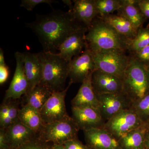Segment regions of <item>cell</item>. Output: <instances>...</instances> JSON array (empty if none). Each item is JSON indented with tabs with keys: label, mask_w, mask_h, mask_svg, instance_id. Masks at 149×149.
Returning a JSON list of instances; mask_svg holds the SVG:
<instances>
[{
	"label": "cell",
	"mask_w": 149,
	"mask_h": 149,
	"mask_svg": "<svg viewBox=\"0 0 149 149\" xmlns=\"http://www.w3.org/2000/svg\"><path fill=\"white\" fill-rule=\"evenodd\" d=\"M149 45V23L146 27L138 29L136 37L131 40L128 51L130 54H134Z\"/></svg>",
	"instance_id": "obj_25"
},
{
	"label": "cell",
	"mask_w": 149,
	"mask_h": 149,
	"mask_svg": "<svg viewBox=\"0 0 149 149\" xmlns=\"http://www.w3.org/2000/svg\"><path fill=\"white\" fill-rule=\"evenodd\" d=\"M86 40L87 47L92 53L114 49L127 52L131 42L99 16L93 20L88 28Z\"/></svg>",
	"instance_id": "obj_2"
},
{
	"label": "cell",
	"mask_w": 149,
	"mask_h": 149,
	"mask_svg": "<svg viewBox=\"0 0 149 149\" xmlns=\"http://www.w3.org/2000/svg\"></svg>",
	"instance_id": "obj_43"
},
{
	"label": "cell",
	"mask_w": 149,
	"mask_h": 149,
	"mask_svg": "<svg viewBox=\"0 0 149 149\" xmlns=\"http://www.w3.org/2000/svg\"><path fill=\"white\" fill-rule=\"evenodd\" d=\"M0 149H9L5 130L0 128Z\"/></svg>",
	"instance_id": "obj_36"
},
{
	"label": "cell",
	"mask_w": 149,
	"mask_h": 149,
	"mask_svg": "<svg viewBox=\"0 0 149 149\" xmlns=\"http://www.w3.org/2000/svg\"><path fill=\"white\" fill-rule=\"evenodd\" d=\"M18 118L24 125L37 134L44 126L40 111L27 104L19 109Z\"/></svg>",
	"instance_id": "obj_23"
},
{
	"label": "cell",
	"mask_w": 149,
	"mask_h": 149,
	"mask_svg": "<svg viewBox=\"0 0 149 149\" xmlns=\"http://www.w3.org/2000/svg\"><path fill=\"white\" fill-rule=\"evenodd\" d=\"M95 95L99 110L106 122L118 113L129 109L132 106V102L123 92Z\"/></svg>",
	"instance_id": "obj_9"
},
{
	"label": "cell",
	"mask_w": 149,
	"mask_h": 149,
	"mask_svg": "<svg viewBox=\"0 0 149 149\" xmlns=\"http://www.w3.org/2000/svg\"><path fill=\"white\" fill-rule=\"evenodd\" d=\"M72 1V10L68 11L75 20L84 24L88 29L93 20L99 16L95 0H75Z\"/></svg>",
	"instance_id": "obj_18"
},
{
	"label": "cell",
	"mask_w": 149,
	"mask_h": 149,
	"mask_svg": "<svg viewBox=\"0 0 149 149\" xmlns=\"http://www.w3.org/2000/svg\"><path fill=\"white\" fill-rule=\"evenodd\" d=\"M22 54L24 72L29 82V91L41 83L43 76L42 65L37 54L24 52Z\"/></svg>",
	"instance_id": "obj_17"
},
{
	"label": "cell",
	"mask_w": 149,
	"mask_h": 149,
	"mask_svg": "<svg viewBox=\"0 0 149 149\" xmlns=\"http://www.w3.org/2000/svg\"><path fill=\"white\" fill-rule=\"evenodd\" d=\"M15 57L16 68L9 87L6 91L3 102L10 99L18 100L29 91V83L24 72L22 53L16 52Z\"/></svg>",
	"instance_id": "obj_12"
},
{
	"label": "cell",
	"mask_w": 149,
	"mask_h": 149,
	"mask_svg": "<svg viewBox=\"0 0 149 149\" xmlns=\"http://www.w3.org/2000/svg\"><path fill=\"white\" fill-rule=\"evenodd\" d=\"M95 3L100 17L111 14L121 6V0H95Z\"/></svg>",
	"instance_id": "obj_26"
},
{
	"label": "cell",
	"mask_w": 149,
	"mask_h": 149,
	"mask_svg": "<svg viewBox=\"0 0 149 149\" xmlns=\"http://www.w3.org/2000/svg\"></svg>",
	"instance_id": "obj_44"
},
{
	"label": "cell",
	"mask_w": 149,
	"mask_h": 149,
	"mask_svg": "<svg viewBox=\"0 0 149 149\" xmlns=\"http://www.w3.org/2000/svg\"><path fill=\"white\" fill-rule=\"evenodd\" d=\"M148 127L146 124L126 133L118 140L120 149H144L145 136Z\"/></svg>",
	"instance_id": "obj_21"
},
{
	"label": "cell",
	"mask_w": 149,
	"mask_h": 149,
	"mask_svg": "<svg viewBox=\"0 0 149 149\" xmlns=\"http://www.w3.org/2000/svg\"><path fill=\"white\" fill-rule=\"evenodd\" d=\"M9 74V68L6 64L0 65V84L2 85L8 79Z\"/></svg>",
	"instance_id": "obj_34"
},
{
	"label": "cell",
	"mask_w": 149,
	"mask_h": 149,
	"mask_svg": "<svg viewBox=\"0 0 149 149\" xmlns=\"http://www.w3.org/2000/svg\"><path fill=\"white\" fill-rule=\"evenodd\" d=\"M52 144L45 142L37 136L34 140L15 149H50Z\"/></svg>",
	"instance_id": "obj_29"
},
{
	"label": "cell",
	"mask_w": 149,
	"mask_h": 149,
	"mask_svg": "<svg viewBox=\"0 0 149 149\" xmlns=\"http://www.w3.org/2000/svg\"><path fill=\"white\" fill-rule=\"evenodd\" d=\"M43 67L40 85L53 92L63 91L68 77L69 63L59 55L42 51L37 54Z\"/></svg>",
	"instance_id": "obj_3"
},
{
	"label": "cell",
	"mask_w": 149,
	"mask_h": 149,
	"mask_svg": "<svg viewBox=\"0 0 149 149\" xmlns=\"http://www.w3.org/2000/svg\"><path fill=\"white\" fill-rule=\"evenodd\" d=\"M10 109L7 115L3 120H0L1 128L5 129L19 120L18 113L19 108L16 100L10 99Z\"/></svg>",
	"instance_id": "obj_28"
},
{
	"label": "cell",
	"mask_w": 149,
	"mask_h": 149,
	"mask_svg": "<svg viewBox=\"0 0 149 149\" xmlns=\"http://www.w3.org/2000/svg\"><path fill=\"white\" fill-rule=\"evenodd\" d=\"M129 55L130 62L123 80V92L133 104L149 93V71L146 67Z\"/></svg>",
	"instance_id": "obj_4"
},
{
	"label": "cell",
	"mask_w": 149,
	"mask_h": 149,
	"mask_svg": "<svg viewBox=\"0 0 149 149\" xmlns=\"http://www.w3.org/2000/svg\"><path fill=\"white\" fill-rule=\"evenodd\" d=\"M88 29L74 32L65 40L58 48V54L69 62L74 57L79 56L87 46L86 34Z\"/></svg>",
	"instance_id": "obj_15"
},
{
	"label": "cell",
	"mask_w": 149,
	"mask_h": 149,
	"mask_svg": "<svg viewBox=\"0 0 149 149\" xmlns=\"http://www.w3.org/2000/svg\"><path fill=\"white\" fill-rule=\"evenodd\" d=\"M120 49L103 50L93 53L96 69L123 80L130 62V56Z\"/></svg>",
	"instance_id": "obj_5"
},
{
	"label": "cell",
	"mask_w": 149,
	"mask_h": 149,
	"mask_svg": "<svg viewBox=\"0 0 149 149\" xmlns=\"http://www.w3.org/2000/svg\"><path fill=\"white\" fill-rule=\"evenodd\" d=\"M58 2L57 1L54 0H22L20 6L24 8L27 10L32 11L35 7L40 4H48L52 6V4Z\"/></svg>",
	"instance_id": "obj_30"
},
{
	"label": "cell",
	"mask_w": 149,
	"mask_h": 149,
	"mask_svg": "<svg viewBox=\"0 0 149 149\" xmlns=\"http://www.w3.org/2000/svg\"><path fill=\"white\" fill-rule=\"evenodd\" d=\"M100 17L117 32L125 36L130 41L133 40L137 35L138 29L125 17L113 14Z\"/></svg>",
	"instance_id": "obj_22"
},
{
	"label": "cell",
	"mask_w": 149,
	"mask_h": 149,
	"mask_svg": "<svg viewBox=\"0 0 149 149\" xmlns=\"http://www.w3.org/2000/svg\"><path fill=\"white\" fill-rule=\"evenodd\" d=\"M137 4L144 16L149 18V0H138Z\"/></svg>",
	"instance_id": "obj_33"
},
{
	"label": "cell",
	"mask_w": 149,
	"mask_h": 149,
	"mask_svg": "<svg viewBox=\"0 0 149 149\" xmlns=\"http://www.w3.org/2000/svg\"><path fill=\"white\" fill-rule=\"evenodd\" d=\"M146 125L147 127H148V128H149V122L148 123H147V124H146Z\"/></svg>",
	"instance_id": "obj_41"
},
{
	"label": "cell",
	"mask_w": 149,
	"mask_h": 149,
	"mask_svg": "<svg viewBox=\"0 0 149 149\" xmlns=\"http://www.w3.org/2000/svg\"><path fill=\"white\" fill-rule=\"evenodd\" d=\"M92 84L95 94L120 93L123 90L122 80L98 69L92 74Z\"/></svg>",
	"instance_id": "obj_13"
},
{
	"label": "cell",
	"mask_w": 149,
	"mask_h": 149,
	"mask_svg": "<svg viewBox=\"0 0 149 149\" xmlns=\"http://www.w3.org/2000/svg\"><path fill=\"white\" fill-rule=\"evenodd\" d=\"M133 109L144 124L149 122V92L143 98L132 104Z\"/></svg>",
	"instance_id": "obj_27"
},
{
	"label": "cell",
	"mask_w": 149,
	"mask_h": 149,
	"mask_svg": "<svg viewBox=\"0 0 149 149\" xmlns=\"http://www.w3.org/2000/svg\"><path fill=\"white\" fill-rule=\"evenodd\" d=\"M72 83L63 91L53 92L52 95L40 110V113L44 125L63 119L68 116L65 105V97L68 88Z\"/></svg>",
	"instance_id": "obj_8"
},
{
	"label": "cell",
	"mask_w": 149,
	"mask_h": 149,
	"mask_svg": "<svg viewBox=\"0 0 149 149\" xmlns=\"http://www.w3.org/2000/svg\"><path fill=\"white\" fill-rule=\"evenodd\" d=\"M4 52L1 48L0 49V65L6 64Z\"/></svg>",
	"instance_id": "obj_38"
},
{
	"label": "cell",
	"mask_w": 149,
	"mask_h": 149,
	"mask_svg": "<svg viewBox=\"0 0 149 149\" xmlns=\"http://www.w3.org/2000/svg\"><path fill=\"white\" fill-rule=\"evenodd\" d=\"M138 0H121V6L117 10L118 15L125 17L137 29L143 27L147 19L142 13L137 4Z\"/></svg>",
	"instance_id": "obj_20"
},
{
	"label": "cell",
	"mask_w": 149,
	"mask_h": 149,
	"mask_svg": "<svg viewBox=\"0 0 149 149\" xmlns=\"http://www.w3.org/2000/svg\"><path fill=\"white\" fill-rule=\"evenodd\" d=\"M72 118L80 130L104 128L106 121L100 110L89 106L72 107Z\"/></svg>",
	"instance_id": "obj_11"
},
{
	"label": "cell",
	"mask_w": 149,
	"mask_h": 149,
	"mask_svg": "<svg viewBox=\"0 0 149 149\" xmlns=\"http://www.w3.org/2000/svg\"><path fill=\"white\" fill-rule=\"evenodd\" d=\"M50 149H65V148L63 145L53 144Z\"/></svg>",
	"instance_id": "obj_40"
},
{
	"label": "cell",
	"mask_w": 149,
	"mask_h": 149,
	"mask_svg": "<svg viewBox=\"0 0 149 149\" xmlns=\"http://www.w3.org/2000/svg\"><path fill=\"white\" fill-rule=\"evenodd\" d=\"M83 132L89 149H120L117 139L104 128H94Z\"/></svg>",
	"instance_id": "obj_14"
},
{
	"label": "cell",
	"mask_w": 149,
	"mask_h": 149,
	"mask_svg": "<svg viewBox=\"0 0 149 149\" xmlns=\"http://www.w3.org/2000/svg\"><path fill=\"white\" fill-rule=\"evenodd\" d=\"M131 109L123 110L106 122L104 129L111 133L118 141L131 130L145 125Z\"/></svg>",
	"instance_id": "obj_7"
},
{
	"label": "cell",
	"mask_w": 149,
	"mask_h": 149,
	"mask_svg": "<svg viewBox=\"0 0 149 149\" xmlns=\"http://www.w3.org/2000/svg\"><path fill=\"white\" fill-rule=\"evenodd\" d=\"M90 73L82 83L77 95L71 101L72 107L89 106L99 109V102L93 87Z\"/></svg>",
	"instance_id": "obj_19"
},
{
	"label": "cell",
	"mask_w": 149,
	"mask_h": 149,
	"mask_svg": "<svg viewBox=\"0 0 149 149\" xmlns=\"http://www.w3.org/2000/svg\"><path fill=\"white\" fill-rule=\"evenodd\" d=\"M9 148L15 149L37 138V133L19 120L5 129Z\"/></svg>",
	"instance_id": "obj_16"
},
{
	"label": "cell",
	"mask_w": 149,
	"mask_h": 149,
	"mask_svg": "<svg viewBox=\"0 0 149 149\" xmlns=\"http://www.w3.org/2000/svg\"><path fill=\"white\" fill-rule=\"evenodd\" d=\"M52 93L45 86L40 84L28 91L23 96V99L25 104L40 111Z\"/></svg>",
	"instance_id": "obj_24"
},
{
	"label": "cell",
	"mask_w": 149,
	"mask_h": 149,
	"mask_svg": "<svg viewBox=\"0 0 149 149\" xmlns=\"http://www.w3.org/2000/svg\"><path fill=\"white\" fill-rule=\"evenodd\" d=\"M36 35L46 52L56 53L67 38L81 29H88L75 20L70 12L53 10L45 15L37 14L35 21L25 23Z\"/></svg>",
	"instance_id": "obj_1"
},
{
	"label": "cell",
	"mask_w": 149,
	"mask_h": 149,
	"mask_svg": "<svg viewBox=\"0 0 149 149\" xmlns=\"http://www.w3.org/2000/svg\"><path fill=\"white\" fill-rule=\"evenodd\" d=\"M79 130L73 118L68 116L62 120L44 125L37 136L47 143L63 145L67 141L78 138Z\"/></svg>",
	"instance_id": "obj_6"
},
{
	"label": "cell",
	"mask_w": 149,
	"mask_h": 149,
	"mask_svg": "<svg viewBox=\"0 0 149 149\" xmlns=\"http://www.w3.org/2000/svg\"><path fill=\"white\" fill-rule=\"evenodd\" d=\"M147 68V69H148V71H149V66Z\"/></svg>",
	"instance_id": "obj_42"
},
{
	"label": "cell",
	"mask_w": 149,
	"mask_h": 149,
	"mask_svg": "<svg viewBox=\"0 0 149 149\" xmlns=\"http://www.w3.org/2000/svg\"><path fill=\"white\" fill-rule=\"evenodd\" d=\"M145 145L146 148L149 149V128L147 129L145 136Z\"/></svg>",
	"instance_id": "obj_37"
},
{
	"label": "cell",
	"mask_w": 149,
	"mask_h": 149,
	"mask_svg": "<svg viewBox=\"0 0 149 149\" xmlns=\"http://www.w3.org/2000/svg\"><path fill=\"white\" fill-rule=\"evenodd\" d=\"M145 66H149V45L134 54H130Z\"/></svg>",
	"instance_id": "obj_31"
},
{
	"label": "cell",
	"mask_w": 149,
	"mask_h": 149,
	"mask_svg": "<svg viewBox=\"0 0 149 149\" xmlns=\"http://www.w3.org/2000/svg\"><path fill=\"white\" fill-rule=\"evenodd\" d=\"M65 149H89L86 145L80 142L78 138L67 141L63 145Z\"/></svg>",
	"instance_id": "obj_32"
},
{
	"label": "cell",
	"mask_w": 149,
	"mask_h": 149,
	"mask_svg": "<svg viewBox=\"0 0 149 149\" xmlns=\"http://www.w3.org/2000/svg\"><path fill=\"white\" fill-rule=\"evenodd\" d=\"M10 109L9 100L3 102L0 107V120H3L7 115Z\"/></svg>",
	"instance_id": "obj_35"
},
{
	"label": "cell",
	"mask_w": 149,
	"mask_h": 149,
	"mask_svg": "<svg viewBox=\"0 0 149 149\" xmlns=\"http://www.w3.org/2000/svg\"><path fill=\"white\" fill-rule=\"evenodd\" d=\"M96 69L93 53L86 47L82 53L69 62L70 82L72 83H82L90 73Z\"/></svg>",
	"instance_id": "obj_10"
},
{
	"label": "cell",
	"mask_w": 149,
	"mask_h": 149,
	"mask_svg": "<svg viewBox=\"0 0 149 149\" xmlns=\"http://www.w3.org/2000/svg\"><path fill=\"white\" fill-rule=\"evenodd\" d=\"M63 1V2L67 6H68L69 8V10H72L73 7V2H72V1L70 0H65V1L64 0V1Z\"/></svg>",
	"instance_id": "obj_39"
}]
</instances>
